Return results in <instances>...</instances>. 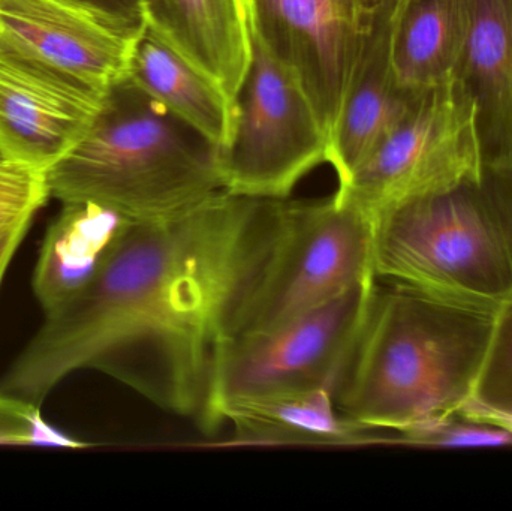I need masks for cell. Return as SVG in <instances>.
I'll return each instance as SVG.
<instances>
[{
	"mask_svg": "<svg viewBox=\"0 0 512 511\" xmlns=\"http://www.w3.org/2000/svg\"><path fill=\"white\" fill-rule=\"evenodd\" d=\"M468 29V0H396L390 51L397 80L417 90L451 80Z\"/></svg>",
	"mask_w": 512,
	"mask_h": 511,
	"instance_id": "17",
	"label": "cell"
},
{
	"mask_svg": "<svg viewBox=\"0 0 512 511\" xmlns=\"http://www.w3.org/2000/svg\"><path fill=\"white\" fill-rule=\"evenodd\" d=\"M288 201L221 191L179 215L132 222L98 275L45 312L0 381L41 405L78 369L116 378L203 428L222 351L279 251Z\"/></svg>",
	"mask_w": 512,
	"mask_h": 511,
	"instance_id": "1",
	"label": "cell"
},
{
	"mask_svg": "<svg viewBox=\"0 0 512 511\" xmlns=\"http://www.w3.org/2000/svg\"><path fill=\"white\" fill-rule=\"evenodd\" d=\"M78 2L104 12L108 17L114 18L131 29L141 30L144 27L138 0H78Z\"/></svg>",
	"mask_w": 512,
	"mask_h": 511,
	"instance_id": "22",
	"label": "cell"
},
{
	"mask_svg": "<svg viewBox=\"0 0 512 511\" xmlns=\"http://www.w3.org/2000/svg\"><path fill=\"white\" fill-rule=\"evenodd\" d=\"M48 198L44 170L0 156V237L23 222L33 221Z\"/></svg>",
	"mask_w": 512,
	"mask_h": 511,
	"instance_id": "20",
	"label": "cell"
},
{
	"mask_svg": "<svg viewBox=\"0 0 512 511\" xmlns=\"http://www.w3.org/2000/svg\"><path fill=\"white\" fill-rule=\"evenodd\" d=\"M459 414L512 435V302L498 312L474 396Z\"/></svg>",
	"mask_w": 512,
	"mask_h": 511,
	"instance_id": "19",
	"label": "cell"
},
{
	"mask_svg": "<svg viewBox=\"0 0 512 511\" xmlns=\"http://www.w3.org/2000/svg\"><path fill=\"white\" fill-rule=\"evenodd\" d=\"M131 224L101 204L62 201L33 275V291L45 312L68 302L98 275Z\"/></svg>",
	"mask_w": 512,
	"mask_h": 511,
	"instance_id": "15",
	"label": "cell"
},
{
	"mask_svg": "<svg viewBox=\"0 0 512 511\" xmlns=\"http://www.w3.org/2000/svg\"><path fill=\"white\" fill-rule=\"evenodd\" d=\"M141 30L78 0H0V44L102 90L128 74Z\"/></svg>",
	"mask_w": 512,
	"mask_h": 511,
	"instance_id": "11",
	"label": "cell"
},
{
	"mask_svg": "<svg viewBox=\"0 0 512 511\" xmlns=\"http://www.w3.org/2000/svg\"><path fill=\"white\" fill-rule=\"evenodd\" d=\"M471 101L456 78L430 87L334 194L372 218L378 210L477 170Z\"/></svg>",
	"mask_w": 512,
	"mask_h": 511,
	"instance_id": "8",
	"label": "cell"
},
{
	"mask_svg": "<svg viewBox=\"0 0 512 511\" xmlns=\"http://www.w3.org/2000/svg\"><path fill=\"white\" fill-rule=\"evenodd\" d=\"M144 26L236 101L252 62L249 0H138Z\"/></svg>",
	"mask_w": 512,
	"mask_h": 511,
	"instance_id": "13",
	"label": "cell"
},
{
	"mask_svg": "<svg viewBox=\"0 0 512 511\" xmlns=\"http://www.w3.org/2000/svg\"><path fill=\"white\" fill-rule=\"evenodd\" d=\"M366 2L370 9H376L378 6H381L382 3L387 2V0H366Z\"/></svg>",
	"mask_w": 512,
	"mask_h": 511,
	"instance_id": "24",
	"label": "cell"
},
{
	"mask_svg": "<svg viewBox=\"0 0 512 511\" xmlns=\"http://www.w3.org/2000/svg\"><path fill=\"white\" fill-rule=\"evenodd\" d=\"M379 281L499 312L512 302V170L481 164L372 216Z\"/></svg>",
	"mask_w": 512,
	"mask_h": 511,
	"instance_id": "4",
	"label": "cell"
},
{
	"mask_svg": "<svg viewBox=\"0 0 512 511\" xmlns=\"http://www.w3.org/2000/svg\"><path fill=\"white\" fill-rule=\"evenodd\" d=\"M0 156H2V155H0Z\"/></svg>",
	"mask_w": 512,
	"mask_h": 511,
	"instance_id": "25",
	"label": "cell"
},
{
	"mask_svg": "<svg viewBox=\"0 0 512 511\" xmlns=\"http://www.w3.org/2000/svg\"><path fill=\"white\" fill-rule=\"evenodd\" d=\"M104 95L0 44V155L47 171L86 134Z\"/></svg>",
	"mask_w": 512,
	"mask_h": 511,
	"instance_id": "10",
	"label": "cell"
},
{
	"mask_svg": "<svg viewBox=\"0 0 512 511\" xmlns=\"http://www.w3.org/2000/svg\"><path fill=\"white\" fill-rule=\"evenodd\" d=\"M0 444H42L71 449L87 446L48 425L38 405L3 392H0Z\"/></svg>",
	"mask_w": 512,
	"mask_h": 511,
	"instance_id": "21",
	"label": "cell"
},
{
	"mask_svg": "<svg viewBox=\"0 0 512 511\" xmlns=\"http://www.w3.org/2000/svg\"><path fill=\"white\" fill-rule=\"evenodd\" d=\"M396 0L375 9L372 30L339 119L330 135L327 164L343 188L373 150L391 134L427 89H409L397 80L390 36Z\"/></svg>",
	"mask_w": 512,
	"mask_h": 511,
	"instance_id": "12",
	"label": "cell"
},
{
	"mask_svg": "<svg viewBox=\"0 0 512 511\" xmlns=\"http://www.w3.org/2000/svg\"><path fill=\"white\" fill-rule=\"evenodd\" d=\"M379 279L265 332L236 336L219 357L203 429L237 413L319 387L337 389L360 338Z\"/></svg>",
	"mask_w": 512,
	"mask_h": 511,
	"instance_id": "5",
	"label": "cell"
},
{
	"mask_svg": "<svg viewBox=\"0 0 512 511\" xmlns=\"http://www.w3.org/2000/svg\"><path fill=\"white\" fill-rule=\"evenodd\" d=\"M45 179L60 203L92 201L132 222L171 218L225 191L221 150L126 77Z\"/></svg>",
	"mask_w": 512,
	"mask_h": 511,
	"instance_id": "3",
	"label": "cell"
},
{
	"mask_svg": "<svg viewBox=\"0 0 512 511\" xmlns=\"http://www.w3.org/2000/svg\"><path fill=\"white\" fill-rule=\"evenodd\" d=\"M30 224H32V221L23 222V224L6 231V233L0 237V284H2L3 276H5L6 269H8L9 264H11L18 246L21 245L24 237H26Z\"/></svg>",
	"mask_w": 512,
	"mask_h": 511,
	"instance_id": "23",
	"label": "cell"
},
{
	"mask_svg": "<svg viewBox=\"0 0 512 511\" xmlns=\"http://www.w3.org/2000/svg\"><path fill=\"white\" fill-rule=\"evenodd\" d=\"M373 278V225L364 210L336 194L288 201L279 251L236 336L274 329Z\"/></svg>",
	"mask_w": 512,
	"mask_h": 511,
	"instance_id": "6",
	"label": "cell"
},
{
	"mask_svg": "<svg viewBox=\"0 0 512 511\" xmlns=\"http://www.w3.org/2000/svg\"><path fill=\"white\" fill-rule=\"evenodd\" d=\"M236 128L221 150L225 191L286 200L318 165L328 134L297 78L252 32V62L237 93Z\"/></svg>",
	"mask_w": 512,
	"mask_h": 511,
	"instance_id": "7",
	"label": "cell"
},
{
	"mask_svg": "<svg viewBox=\"0 0 512 511\" xmlns=\"http://www.w3.org/2000/svg\"><path fill=\"white\" fill-rule=\"evenodd\" d=\"M249 11L252 32L297 78L330 140L375 9L366 0H249Z\"/></svg>",
	"mask_w": 512,
	"mask_h": 511,
	"instance_id": "9",
	"label": "cell"
},
{
	"mask_svg": "<svg viewBox=\"0 0 512 511\" xmlns=\"http://www.w3.org/2000/svg\"><path fill=\"white\" fill-rule=\"evenodd\" d=\"M378 282L336 389L345 419L402 432L471 402L498 312L397 282Z\"/></svg>",
	"mask_w": 512,
	"mask_h": 511,
	"instance_id": "2",
	"label": "cell"
},
{
	"mask_svg": "<svg viewBox=\"0 0 512 511\" xmlns=\"http://www.w3.org/2000/svg\"><path fill=\"white\" fill-rule=\"evenodd\" d=\"M231 423L252 434L343 440L363 432L337 410L336 389L319 387L298 395L254 405L237 413Z\"/></svg>",
	"mask_w": 512,
	"mask_h": 511,
	"instance_id": "18",
	"label": "cell"
},
{
	"mask_svg": "<svg viewBox=\"0 0 512 511\" xmlns=\"http://www.w3.org/2000/svg\"><path fill=\"white\" fill-rule=\"evenodd\" d=\"M126 78L219 150L230 144L234 101L146 26L135 41Z\"/></svg>",
	"mask_w": 512,
	"mask_h": 511,
	"instance_id": "16",
	"label": "cell"
},
{
	"mask_svg": "<svg viewBox=\"0 0 512 511\" xmlns=\"http://www.w3.org/2000/svg\"><path fill=\"white\" fill-rule=\"evenodd\" d=\"M468 9L454 78L474 110L481 164L512 170V0H468Z\"/></svg>",
	"mask_w": 512,
	"mask_h": 511,
	"instance_id": "14",
	"label": "cell"
}]
</instances>
